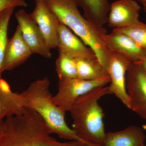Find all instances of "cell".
Instances as JSON below:
<instances>
[{
  "label": "cell",
  "mask_w": 146,
  "mask_h": 146,
  "mask_svg": "<svg viewBox=\"0 0 146 146\" xmlns=\"http://www.w3.org/2000/svg\"><path fill=\"white\" fill-rule=\"evenodd\" d=\"M45 1L60 23L69 28L94 51L97 59L106 70L112 52L105 42L104 36L107 33L104 27L97 25L82 15L76 0Z\"/></svg>",
  "instance_id": "2"
},
{
  "label": "cell",
  "mask_w": 146,
  "mask_h": 146,
  "mask_svg": "<svg viewBox=\"0 0 146 146\" xmlns=\"http://www.w3.org/2000/svg\"><path fill=\"white\" fill-rule=\"evenodd\" d=\"M15 8L11 7L5 9L0 13V79L3 72L4 58L8 38L7 31L9 23Z\"/></svg>",
  "instance_id": "19"
},
{
  "label": "cell",
  "mask_w": 146,
  "mask_h": 146,
  "mask_svg": "<svg viewBox=\"0 0 146 146\" xmlns=\"http://www.w3.org/2000/svg\"><path fill=\"white\" fill-rule=\"evenodd\" d=\"M32 54L18 25L13 36L7 41L4 58L3 72L12 70L23 64Z\"/></svg>",
  "instance_id": "13"
},
{
  "label": "cell",
  "mask_w": 146,
  "mask_h": 146,
  "mask_svg": "<svg viewBox=\"0 0 146 146\" xmlns=\"http://www.w3.org/2000/svg\"><path fill=\"white\" fill-rule=\"evenodd\" d=\"M83 11L84 17L97 25L104 27L107 23L110 7L109 0H76Z\"/></svg>",
  "instance_id": "16"
},
{
  "label": "cell",
  "mask_w": 146,
  "mask_h": 146,
  "mask_svg": "<svg viewBox=\"0 0 146 146\" xmlns=\"http://www.w3.org/2000/svg\"><path fill=\"white\" fill-rule=\"evenodd\" d=\"M57 48L59 52L64 53L75 58L96 57L90 47L60 22L58 28Z\"/></svg>",
  "instance_id": "12"
},
{
  "label": "cell",
  "mask_w": 146,
  "mask_h": 146,
  "mask_svg": "<svg viewBox=\"0 0 146 146\" xmlns=\"http://www.w3.org/2000/svg\"><path fill=\"white\" fill-rule=\"evenodd\" d=\"M104 40L111 52L121 55L132 63L141 62L143 58L145 49L123 33L113 29L112 32L104 35Z\"/></svg>",
  "instance_id": "11"
},
{
  "label": "cell",
  "mask_w": 146,
  "mask_h": 146,
  "mask_svg": "<svg viewBox=\"0 0 146 146\" xmlns=\"http://www.w3.org/2000/svg\"><path fill=\"white\" fill-rule=\"evenodd\" d=\"M50 85L49 80L47 77L32 82L25 91L21 93L25 100L26 106L34 110L42 117L50 134L54 133L66 140L80 141L93 145L82 141L67 125L65 120V112L53 103Z\"/></svg>",
  "instance_id": "4"
},
{
  "label": "cell",
  "mask_w": 146,
  "mask_h": 146,
  "mask_svg": "<svg viewBox=\"0 0 146 146\" xmlns=\"http://www.w3.org/2000/svg\"><path fill=\"white\" fill-rule=\"evenodd\" d=\"M144 49L145 50V54H144V57L143 58V60H141L140 62H141L143 64V65H144L146 70V48Z\"/></svg>",
  "instance_id": "23"
},
{
  "label": "cell",
  "mask_w": 146,
  "mask_h": 146,
  "mask_svg": "<svg viewBox=\"0 0 146 146\" xmlns=\"http://www.w3.org/2000/svg\"><path fill=\"white\" fill-rule=\"evenodd\" d=\"M131 63L121 55L112 52L106 68L110 78V90L129 108L130 101L126 88V76Z\"/></svg>",
  "instance_id": "9"
},
{
  "label": "cell",
  "mask_w": 146,
  "mask_h": 146,
  "mask_svg": "<svg viewBox=\"0 0 146 146\" xmlns=\"http://www.w3.org/2000/svg\"><path fill=\"white\" fill-rule=\"evenodd\" d=\"M35 1L34 10L30 14L40 29L49 49L56 48L60 22L45 0Z\"/></svg>",
  "instance_id": "7"
},
{
  "label": "cell",
  "mask_w": 146,
  "mask_h": 146,
  "mask_svg": "<svg viewBox=\"0 0 146 146\" xmlns=\"http://www.w3.org/2000/svg\"><path fill=\"white\" fill-rule=\"evenodd\" d=\"M146 139L141 128L131 125L120 131L106 133L102 146H144Z\"/></svg>",
  "instance_id": "15"
},
{
  "label": "cell",
  "mask_w": 146,
  "mask_h": 146,
  "mask_svg": "<svg viewBox=\"0 0 146 146\" xmlns=\"http://www.w3.org/2000/svg\"><path fill=\"white\" fill-rule=\"evenodd\" d=\"M56 70L59 79H70L77 78L76 58L62 52L56 61Z\"/></svg>",
  "instance_id": "18"
},
{
  "label": "cell",
  "mask_w": 146,
  "mask_h": 146,
  "mask_svg": "<svg viewBox=\"0 0 146 146\" xmlns=\"http://www.w3.org/2000/svg\"><path fill=\"white\" fill-rule=\"evenodd\" d=\"M25 106L21 94L12 92L9 84L2 78L0 79V121L21 114Z\"/></svg>",
  "instance_id": "14"
},
{
  "label": "cell",
  "mask_w": 146,
  "mask_h": 146,
  "mask_svg": "<svg viewBox=\"0 0 146 146\" xmlns=\"http://www.w3.org/2000/svg\"><path fill=\"white\" fill-rule=\"evenodd\" d=\"M76 60L78 78L93 80L109 75L96 57L79 58Z\"/></svg>",
  "instance_id": "17"
},
{
  "label": "cell",
  "mask_w": 146,
  "mask_h": 146,
  "mask_svg": "<svg viewBox=\"0 0 146 146\" xmlns=\"http://www.w3.org/2000/svg\"><path fill=\"white\" fill-rule=\"evenodd\" d=\"M141 6L136 0H117L110 3L107 23L114 29L121 28L139 22Z\"/></svg>",
  "instance_id": "10"
},
{
  "label": "cell",
  "mask_w": 146,
  "mask_h": 146,
  "mask_svg": "<svg viewBox=\"0 0 146 146\" xmlns=\"http://www.w3.org/2000/svg\"><path fill=\"white\" fill-rule=\"evenodd\" d=\"M25 0H0V13L6 9L16 7H27Z\"/></svg>",
  "instance_id": "21"
},
{
  "label": "cell",
  "mask_w": 146,
  "mask_h": 146,
  "mask_svg": "<svg viewBox=\"0 0 146 146\" xmlns=\"http://www.w3.org/2000/svg\"><path fill=\"white\" fill-rule=\"evenodd\" d=\"M15 16L23 39L32 53L50 58L52 56L50 50L47 47L40 29L30 14L21 9L16 11Z\"/></svg>",
  "instance_id": "8"
},
{
  "label": "cell",
  "mask_w": 146,
  "mask_h": 146,
  "mask_svg": "<svg viewBox=\"0 0 146 146\" xmlns=\"http://www.w3.org/2000/svg\"><path fill=\"white\" fill-rule=\"evenodd\" d=\"M146 146L145 145V146Z\"/></svg>",
  "instance_id": "25"
},
{
  "label": "cell",
  "mask_w": 146,
  "mask_h": 146,
  "mask_svg": "<svg viewBox=\"0 0 146 146\" xmlns=\"http://www.w3.org/2000/svg\"><path fill=\"white\" fill-rule=\"evenodd\" d=\"M50 134L42 117L25 106L21 114L4 121L0 146H94L79 141L59 142Z\"/></svg>",
  "instance_id": "1"
},
{
  "label": "cell",
  "mask_w": 146,
  "mask_h": 146,
  "mask_svg": "<svg viewBox=\"0 0 146 146\" xmlns=\"http://www.w3.org/2000/svg\"><path fill=\"white\" fill-rule=\"evenodd\" d=\"M114 29L127 35L139 46L146 48V24L140 21L129 26Z\"/></svg>",
  "instance_id": "20"
},
{
  "label": "cell",
  "mask_w": 146,
  "mask_h": 146,
  "mask_svg": "<svg viewBox=\"0 0 146 146\" xmlns=\"http://www.w3.org/2000/svg\"><path fill=\"white\" fill-rule=\"evenodd\" d=\"M109 75L96 80H84L76 78L70 79H59L58 91L52 96L53 103L62 111H70L72 106L80 97L92 89L105 86L110 83Z\"/></svg>",
  "instance_id": "5"
},
{
  "label": "cell",
  "mask_w": 146,
  "mask_h": 146,
  "mask_svg": "<svg viewBox=\"0 0 146 146\" xmlns=\"http://www.w3.org/2000/svg\"><path fill=\"white\" fill-rule=\"evenodd\" d=\"M126 88L129 109L146 119V70L141 62L130 64L126 76Z\"/></svg>",
  "instance_id": "6"
},
{
  "label": "cell",
  "mask_w": 146,
  "mask_h": 146,
  "mask_svg": "<svg viewBox=\"0 0 146 146\" xmlns=\"http://www.w3.org/2000/svg\"><path fill=\"white\" fill-rule=\"evenodd\" d=\"M136 1L139 2L141 4L144 11L146 13V0H136Z\"/></svg>",
  "instance_id": "22"
},
{
  "label": "cell",
  "mask_w": 146,
  "mask_h": 146,
  "mask_svg": "<svg viewBox=\"0 0 146 146\" xmlns=\"http://www.w3.org/2000/svg\"><path fill=\"white\" fill-rule=\"evenodd\" d=\"M4 121L1 120L0 121V136L2 132L3 127Z\"/></svg>",
  "instance_id": "24"
},
{
  "label": "cell",
  "mask_w": 146,
  "mask_h": 146,
  "mask_svg": "<svg viewBox=\"0 0 146 146\" xmlns=\"http://www.w3.org/2000/svg\"><path fill=\"white\" fill-rule=\"evenodd\" d=\"M109 94H112L109 86L97 87L78 98L70 110L73 130L88 143L103 146L104 143V114L98 102Z\"/></svg>",
  "instance_id": "3"
}]
</instances>
